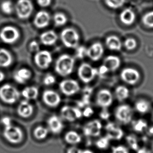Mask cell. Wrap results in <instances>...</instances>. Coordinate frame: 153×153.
<instances>
[{"label":"cell","instance_id":"obj_15","mask_svg":"<svg viewBox=\"0 0 153 153\" xmlns=\"http://www.w3.org/2000/svg\"><path fill=\"white\" fill-rule=\"evenodd\" d=\"M102 124L98 120H94L88 122L83 127V133L89 137H97L100 135L102 130Z\"/></svg>","mask_w":153,"mask_h":153},{"label":"cell","instance_id":"obj_26","mask_svg":"<svg viewBox=\"0 0 153 153\" xmlns=\"http://www.w3.org/2000/svg\"><path fill=\"white\" fill-rule=\"evenodd\" d=\"M13 58L11 53L5 48H0V68H7L11 66Z\"/></svg>","mask_w":153,"mask_h":153},{"label":"cell","instance_id":"obj_29","mask_svg":"<svg viewBox=\"0 0 153 153\" xmlns=\"http://www.w3.org/2000/svg\"><path fill=\"white\" fill-rule=\"evenodd\" d=\"M129 90L124 85L118 86L115 90V95L119 102H123L127 99L129 97Z\"/></svg>","mask_w":153,"mask_h":153},{"label":"cell","instance_id":"obj_38","mask_svg":"<svg viewBox=\"0 0 153 153\" xmlns=\"http://www.w3.org/2000/svg\"><path fill=\"white\" fill-rule=\"evenodd\" d=\"M110 139L107 137H102L97 140L96 143V146L100 149H108L110 144Z\"/></svg>","mask_w":153,"mask_h":153},{"label":"cell","instance_id":"obj_37","mask_svg":"<svg viewBox=\"0 0 153 153\" xmlns=\"http://www.w3.org/2000/svg\"><path fill=\"white\" fill-rule=\"evenodd\" d=\"M126 140L129 146L134 151H138V144L136 136L134 135H130L126 136Z\"/></svg>","mask_w":153,"mask_h":153},{"label":"cell","instance_id":"obj_35","mask_svg":"<svg viewBox=\"0 0 153 153\" xmlns=\"http://www.w3.org/2000/svg\"><path fill=\"white\" fill-rule=\"evenodd\" d=\"M142 21L144 25L149 28H153V11L148 12L143 16Z\"/></svg>","mask_w":153,"mask_h":153},{"label":"cell","instance_id":"obj_7","mask_svg":"<svg viewBox=\"0 0 153 153\" xmlns=\"http://www.w3.org/2000/svg\"><path fill=\"white\" fill-rule=\"evenodd\" d=\"M17 17L24 20L28 19L34 10V6L30 0H18L15 6Z\"/></svg>","mask_w":153,"mask_h":153},{"label":"cell","instance_id":"obj_41","mask_svg":"<svg viewBox=\"0 0 153 153\" xmlns=\"http://www.w3.org/2000/svg\"><path fill=\"white\" fill-rule=\"evenodd\" d=\"M56 81V79L55 76L50 74H46L43 79V83L45 85L47 86H50L55 84Z\"/></svg>","mask_w":153,"mask_h":153},{"label":"cell","instance_id":"obj_53","mask_svg":"<svg viewBox=\"0 0 153 153\" xmlns=\"http://www.w3.org/2000/svg\"><path fill=\"white\" fill-rule=\"evenodd\" d=\"M152 150H153V145H152Z\"/></svg>","mask_w":153,"mask_h":153},{"label":"cell","instance_id":"obj_19","mask_svg":"<svg viewBox=\"0 0 153 153\" xmlns=\"http://www.w3.org/2000/svg\"><path fill=\"white\" fill-rule=\"evenodd\" d=\"M47 123L49 130L53 134H59L64 129V124L62 120L55 115L49 117Z\"/></svg>","mask_w":153,"mask_h":153},{"label":"cell","instance_id":"obj_17","mask_svg":"<svg viewBox=\"0 0 153 153\" xmlns=\"http://www.w3.org/2000/svg\"><path fill=\"white\" fill-rule=\"evenodd\" d=\"M51 16L46 11H40L36 13L33 20V23L36 28L43 29L49 25Z\"/></svg>","mask_w":153,"mask_h":153},{"label":"cell","instance_id":"obj_46","mask_svg":"<svg viewBox=\"0 0 153 153\" xmlns=\"http://www.w3.org/2000/svg\"><path fill=\"white\" fill-rule=\"evenodd\" d=\"M1 122L2 124L3 125L4 128L12 125L11 119L10 117H3L2 119L1 120Z\"/></svg>","mask_w":153,"mask_h":153},{"label":"cell","instance_id":"obj_6","mask_svg":"<svg viewBox=\"0 0 153 153\" xmlns=\"http://www.w3.org/2000/svg\"><path fill=\"white\" fill-rule=\"evenodd\" d=\"M97 74H98V69L85 62L81 64L78 69V76L79 79L85 83L90 82L94 79Z\"/></svg>","mask_w":153,"mask_h":153},{"label":"cell","instance_id":"obj_3","mask_svg":"<svg viewBox=\"0 0 153 153\" xmlns=\"http://www.w3.org/2000/svg\"><path fill=\"white\" fill-rule=\"evenodd\" d=\"M60 38L64 46L68 48H76L78 46L80 35L74 28L67 27L62 30Z\"/></svg>","mask_w":153,"mask_h":153},{"label":"cell","instance_id":"obj_2","mask_svg":"<svg viewBox=\"0 0 153 153\" xmlns=\"http://www.w3.org/2000/svg\"><path fill=\"white\" fill-rule=\"evenodd\" d=\"M19 91L10 84H4L0 87V99L5 103L13 104L19 100Z\"/></svg>","mask_w":153,"mask_h":153},{"label":"cell","instance_id":"obj_14","mask_svg":"<svg viewBox=\"0 0 153 153\" xmlns=\"http://www.w3.org/2000/svg\"><path fill=\"white\" fill-rule=\"evenodd\" d=\"M113 102V96L110 91L106 89L100 90L96 97V103L102 108H106Z\"/></svg>","mask_w":153,"mask_h":153},{"label":"cell","instance_id":"obj_16","mask_svg":"<svg viewBox=\"0 0 153 153\" xmlns=\"http://www.w3.org/2000/svg\"><path fill=\"white\" fill-rule=\"evenodd\" d=\"M104 51L102 44L100 42H96L87 48V56L92 61L97 62L102 58Z\"/></svg>","mask_w":153,"mask_h":153},{"label":"cell","instance_id":"obj_4","mask_svg":"<svg viewBox=\"0 0 153 153\" xmlns=\"http://www.w3.org/2000/svg\"><path fill=\"white\" fill-rule=\"evenodd\" d=\"M3 135L8 142L13 144H18L23 140L24 133L22 130L19 126L12 124L4 128Z\"/></svg>","mask_w":153,"mask_h":153},{"label":"cell","instance_id":"obj_34","mask_svg":"<svg viewBox=\"0 0 153 153\" xmlns=\"http://www.w3.org/2000/svg\"><path fill=\"white\" fill-rule=\"evenodd\" d=\"M148 124L146 121L143 119H139L134 122L133 124V129L135 132L142 133L146 130Z\"/></svg>","mask_w":153,"mask_h":153},{"label":"cell","instance_id":"obj_31","mask_svg":"<svg viewBox=\"0 0 153 153\" xmlns=\"http://www.w3.org/2000/svg\"><path fill=\"white\" fill-rule=\"evenodd\" d=\"M49 131L47 128L43 126H38L34 131L35 137L38 140H43L47 137Z\"/></svg>","mask_w":153,"mask_h":153},{"label":"cell","instance_id":"obj_40","mask_svg":"<svg viewBox=\"0 0 153 153\" xmlns=\"http://www.w3.org/2000/svg\"><path fill=\"white\" fill-rule=\"evenodd\" d=\"M87 48L84 46H78L76 47V57L79 59H83L87 56Z\"/></svg>","mask_w":153,"mask_h":153},{"label":"cell","instance_id":"obj_13","mask_svg":"<svg viewBox=\"0 0 153 153\" xmlns=\"http://www.w3.org/2000/svg\"><path fill=\"white\" fill-rule=\"evenodd\" d=\"M43 102L50 108H56L59 105L62 98L58 93L53 90H46L42 94Z\"/></svg>","mask_w":153,"mask_h":153},{"label":"cell","instance_id":"obj_51","mask_svg":"<svg viewBox=\"0 0 153 153\" xmlns=\"http://www.w3.org/2000/svg\"><path fill=\"white\" fill-rule=\"evenodd\" d=\"M137 153H149V151L147 150L146 149H138Z\"/></svg>","mask_w":153,"mask_h":153},{"label":"cell","instance_id":"obj_18","mask_svg":"<svg viewBox=\"0 0 153 153\" xmlns=\"http://www.w3.org/2000/svg\"><path fill=\"white\" fill-rule=\"evenodd\" d=\"M106 136L110 140H120L124 136L123 131L114 123L109 122L105 126Z\"/></svg>","mask_w":153,"mask_h":153},{"label":"cell","instance_id":"obj_30","mask_svg":"<svg viewBox=\"0 0 153 153\" xmlns=\"http://www.w3.org/2000/svg\"><path fill=\"white\" fill-rule=\"evenodd\" d=\"M151 106L150 103L147 100L140 99L135 103V108L140 114H145L149 112Z\"/></svg>","mask_w":153,"mask_h":153},{"label":"cell","instance_id":"obj_42","mask_svg":"<svg viewBox=\"0 0 153 153\" xmlns=\"http://www.w3.org/2000/svg\"><path fill=\"white\" fill-rule=\"evenodd\" d=\"M29 48L30 51L37 53L39 51L40 46L39 43L36 41H33L30 43L29 45Z\"/></svg>","mask_w":153,"mask_h":153},{"label":"cell","instance_id":"obj_9","mask_svg":"<svg viewBox=\"0 0 153 153\" xmlns=\"http://www.w3.org/2000/svg\"><path fill=\"white\" fill-rule=\"evenodd\" d=\"M133 112L132 108L127 104L118 106L115 111V118L122 123L128 124L132 121Z\"/></svg>","mask_w":153,"mask_h":153},{"label":"cell","instance_id":"obj_49","mask_svg":"<svg viewBox=\"0 0 153 153\" xmlns=\"http://www.w3.org/2000/svg\"><path fill=\"white\" fill-rule=\"evenodd\" d=\"M109 71L108 68H106L104 65L102 64L101 66H100L99 68L98 69V74H106V72Z\"/></svg>","mask_w":153,"mask_h":153},{"label":"cell","instance_id":"obj_36","mask_svg":"<svg viewBox=\"0 0 153 153\" xmlns=\"http://www.w3.org/2000/svg\"><path fill=\"white\" fill-rule=\"evenodd\" d=\"M104 3L107 7L110 9H120L123 6L126 0H104Z\"/></svg>","mask_w":153,"mask_h":153},{"label":"cell","instance_id":"obj_12","mask_svg":"<svg viewBox=\"0 0 153 153\" xmlns=\"http://www.w3.org/2000/svg\"><path fill=\"white\" fill-rule=\"evenodd\" d=\"M122 80L130 85H135L140 80V74L138 70L132 68H126L120 74Z\"/></svg>","mask_w":153,"mask_h":153},{"label":"cell","instance_id":"obj_21","mask_svg":"<svg viewBox=\"0 0 153 153\" xmlns=\"http://www.w3.org/2000/svg\"><path fill=\"white\" fill-rule=\"evenodd\" d=\"M32 76L31 71L27 68H22L17 70L13 75V78L17 83L23 85L26 83Z\"/></svg>","mask_w":153,"mask_h":153},{"label":"cell","instance_id":"obj_32","mask_svg":"<svg viewBox=\"0 0 153 153\" xmlns=\"http://www.w3.org/2000/svg\"><path fill=\"white\" fill-rule=\"evenodd\" d=\"M53 22L56 26H62L65 25L68 21V19L64 13L58 12L53 15Z\"/></svg>","mask_w":153,"mask_h":153},{"label":"cell","instance_id":"obj_33","mask_svg":"<svg viewBox=\"0 0 153 153\" xmlns=\"http://www.w3.org/2000/svg\"><path fill=\"white\" fill-rule=\"evenodd\" d=\"M0 8L3 13L6 15H10L13 13L14 9L13 3L10 1L6 0L1 3Z\"/></svg>","mask_w":153,"mask_h":153},{"label":"cell","instance_id":"obj_10","mask_svg":"<svg viewBox=\"0 0 153 153\" xmlns=\"http://www.w3.org/2000/svg\"><path fill=\"white\" fill-rule=\"evenodd\" d=\"M59 89L64 95L72 96L80 91V87L78 82L74 79H65L60 82Z\"/></svg>","mask_w":153,"mask_h":153},{"label":"cell","instance_id":"obj_48","mask_svg":"<svg viewBox=\"0 0 153 153\" xmlns=\"http://www.w3.org/2000/svg\"><path fill=\"white\" fill-rule=\"evenodd\" d=\"M100 116L102 119H108L110 117V113L108 111L106 110V108H103V110L101 111V112L100 113Z\"/></svg>","mask_w":153,"mask_h":153},{"label":"cell","instance_id":"obj_22","mask_svg":"<svg viewBox=\"0 0 153 153\" xmlns=\"http://www.w3.org/2000/svg\"><path fill=\"white\" fill-rule=\"evenodd\" d=\"M57 40V34L53 30L44 32L40 35L41 43L47 46H53L56 44Z\"/></svg>","mask_w":153,"mask_h":153},{"label":"cell","instance_id":"obj_47","mask_svg":"<svg viewBox=\"0 0 153 153\" xmlns=\"http://www.w3.org/2000/svg\"><path fill=\"white\" fill-rule=\"evenodd\" d=\"M82 151L81 149L76 147L72 146L67 149V153H82Z\"/></svg>","mask_w":153,"mask_h":153},{"label":"cell","instance_id":"obj_5","mask_svg":"<svg viewBox=\"0 0 153 153\" xmlns=\"http://www.w3.org/2000/svg\"><path fill=\"white\" fill-rule=\"evenodd\" d=\"M20 38V32L17 28L12 26H7L0 31V39L3 43L12 45Z\"/></svg>","mask_w":153,"mask_h":153},{"label":"cell","instance_id":"obj_43","mask_svg":"<svg viewBox=\"0 0 153 153\" xmlns=\"http://www.w3.org/2000/svg\"><path fill=\"white\" fill-rule=\"evenodd\" d=\"M112 153H129L128 149L126 147L122 145H119L117 146L113 147L112 148Z\"/></svg>","mask_w":153,"mask_h":153},{"label":"cell","instance_id":"obj_11","mask_svg":"<svg viewBox=\"0 0 153 153\" xmlns=\"http://www.w3.org/2000/svg\"><path fill=\"white\" fill-rule=\"evenodd\" d=\"M60 114L64 120L70 122H74L83 116L80 108L69 105L63 106L60 110Z\"/></svg>","mask_w":153,"mask_h":153},{"label":"cell","instance_id":"obj_45","mask_svg":"<svg viewBox=\"0 0 153 153\" xmlns=\"http://www.w3.org/2000/svg\"><path fill=\"white\" fill-rule=\"evenodd\" d=\"M94 111L92 108L87 107L82 112V115L85 117H89L94 114Z\"/></svg>","mask_w":153,"mask_h":153},{"label":"cell","instance_id":"obj_52","mask_svg":"<svg viewBox=\"0 0 153 153\" xmlns=\"http://www.w3.org/2000/svg\"><path fill=\"white\" fill-rule=\"evenodd\" d=\"M82 153H94L91 151H90L89 149H85L84 151H82Z\"/></svg>","mask_w":153,"mask_h":153},{"label":"cell","instance_id":"obj_39","mask_svg":"<svg viewBox=\"0 0 153 153\" xmlns=\"http://www.w3.org/2000/svg\"><path fill=\"white\" fill-rule=\"evenodd\" d=\"M124 46L128 51H133L136 48L137 43L134 38L130 37L126 39L124 43Z\"/></svg>","mask_w":153,"mask_h":153},{"label":"cell","instance_id":"obj_23","mask_svg":"<svg viewBox=\"0 0 153 153\" xmlns=\"http://www.w3.org/2000/svg\"><path fill=\"white\" fill-rule=\"evenodd\" d=\"M120 20L126 26H131L136 20V15L134 11L129 8H126L122 11L119 16Z\"/></svg>","mask_w":153,"mask_h":153},{"label":"cell","instance_id":"obj_24","mask_svg":"<svg viewBox=\"0 0 153 153\" xmlns=\"http://www.w3.org/2000/svg\"><path fill=\"white\" fill-rule=\"evenodd\" d=\"M121 59L117 56L109 55L105 58L103 65L108 68V71H115L121 65Z\"/></svg>","mask_w":153,"mask_h":153},{"label":"cell","instance_id":"obj_27","mask_svg":"<svg viewBox=\"0 0 153 153\" xmlns=\"http://www.w3.org/2000/svg\"><path fill=\"white\" fill-rule=\"evenodd\" d=\"M22 96L25 100H35L39 95L38 88L34 86H30L25 88L21 92Z\"/></svg>","mask_w":153,"mask_h":153},{"label":"cell","instance_id":"obj_54","mask_svg":"<svg viewBox=\"0 0 153 153\" xmlns=\"http://www.w3.org/2000/svg\"><path fill=\"white\" fill-rule=\"evenodd\" d=\"M152 117H153V115H152Z\"/></svg>","mask_w":153,"mask_h":153},{"label":"cell","instance_id":"obj_1","mask_svg":"<svg viewBox=\"0 0 153 153\" xmlns=\"http://www.w3.org/2000/svg\"><path fill=\"white\" fill-rule=\"evenodd\" d=\"M74 59L68 54H62L56 61L55 70L59 76H67L70 75L74 69Z\"/></svg>","mask_w":153,"mask_h":153},{"label":"cell","instance_id":"obj_8","mask_svg":"<svg viewBox=\"0 0 153 153\" xmlns=\"http://www.w3.org/2000/svg\"><path fill=\"white\" fill-rule=\"evenodd\" d=\"M34 60L37 67L41 69L45 70L49 68L52 63L53 56L48 51H39L35 53Z\"/></svg>","mask_w":153,"mask_h":153},{"label":"cell","instance_id":"obj_44","mask_svg":"<svg viewBox=\"0 0 153 153\" xmlns=\"http://www.w3.org/2000/svg\"><path fill=\"white\" fill-rule=\"evenodd\" d=\"M52 0H37V3L39 7H47L51 5Z\"/></svg>","mask_w":153,"mask_h":153},{"label":"cell","instance_id":"obj_25","mask_svg":"<svg viewBox=\"0 0 153 153\" xmlns=\"http://www.w3.org/2000/svg\"><path fill=\"white\" fill-rule=\"evenodd\" d=\"M105 45L108 49L113 51H120L122 46L120 39L115 35L108 36L105 39Z\"/></svg>","mask_w":153,"mask_h":153},{"label":"cell","instance_id":"obj_20","mask_svg":"<svg viewBox=\"0 0 153 153\" xmlns=\"http://www.w3.org/2000/svg\"><path fill=\"white\" fill-rule=\"evenodd\" d=\"M33 112L34 106L28 100L22 101L17 106V114L23 118L27 119L30 117Z\"/></svg>","mask_w":153,"mask_h":153},{"label":"cell","instance_id":"obj_28","mask_svg":"<svg viewBox=\"0 0 153 153\" xmlns=\"http://www.w3.org/2000/svg\"><path fill=\"white\" fill-rule=\"evenodd\" d=\"M65 140L67 143L70 145H76L81 143V136L77 132L70 131L66 133L64 137Z\"/></svg>","mask_w":153,"mask_h":153},{"label":"cell","instance_id":"obj_50","mask_svg":"<svg viewBox=\"0 0 153 153\" xmlns=\"http://www.w3.org/2000/svg\"><path fill=\"white\" fill-rule=\"evenodd\" d=\"M5 74L3 72L0 70V83L2 82L5 79Z\"/></svg>","mask_w":153,"mask_h":153}]
</instances>
